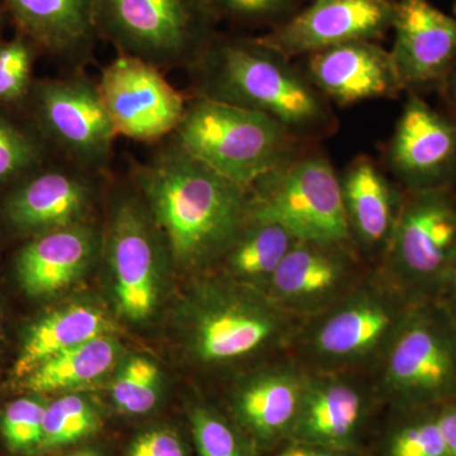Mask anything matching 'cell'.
Listing matches in <instances>:
<instances>
[{
  "label": "cell",
  "instance_id": "obj_38",
  "mask_svg": "<svg viewBox=\"0 0 456 456\" xmlns=\"http://www.w3.org/2000/svg\"><path fill=\"white\" fill-rule=\"evenodd\" d=\"M437 93L443 101L444 110L456 118V61Z\"/></svg>",
  "mask_w": 456,
  "mask_h": 456
},
{
  "label": "cell",
  "instance_id": "obj_31",
  "mask_svg": "<svg viewBox=\"0 0 456 456\" xmlns=\"http://www.w3.org/2000/svg\"><path fill=\"white\" fill-rule=\"evenodd\" d=\"M212 17L242 26L279 25L292 16L298 0H198Z\"/></svg>",
  "mask_w": 456,
  "mask_h": 456
},
{
  "label": "cell",
  "instance_id": "obj_27",
  "mask_svg": "<svg viewBox=\"0 0 456 456\" xmlns=\"http://www.w3.org/2000/svg\"><path fill=\"white\" fill-rule=\"evenodd\" d=\"M45 155L46 143L37 131L28 130L0 113V187L41 167Z\"/></svg>",
  "mask_w": 456,
  "mask_h": 456
},
{
  "label": "cell",
  "instance_id": "obj_2",
  "mask_svg": "<svg viewBox=\"0 0 456 456\" xmlns=\"http://www.w3.org/2000/svg\"><path fill=\"white\" fill-rule=\"evenodd\" d=\"M191 69L196 95L265 114L297 139L326 134L334 126L329 102L289 59L259 37L216 35Z\"/></svg>",
  "mask_w": 456,
  "mask_h": 456
},
{
  "label": "cell",
  "instance_id": "obj_34",
  "mask_svg": "<svg viewBox=\"0 0 456 456\" xmlns=\"http://www.w3.org/2000/svg\"><path fill=\"white\" fill-rule=\"evenodd\" d=\"M191 425L200 456H242L236 435L215 413L197 408L191 413Z\"/></svg>",
  "mask_w": 456,
  "mask_h": 456
},
{
  "label": "cell",
  "instance_id": "obj_8",
  "mask_svg": "<svg viewBox=\"0 0 456 456\" xmlns=\"http://www.w3.org/2000/svg\"><path fill=\"white\" fill-rule=\"evenodd\" d=\"M386 256L388 278L402 290L436 297L456 259V188L404 191Z\"/></svg>",
  "mask_w": 456,
  "mask_h": 456
},
{
  "label": "cell",
  "instance_id": "obj_26",
  "mask_svg": "<svg viewBox=\"0 0 456 456\" xmlns=\"http://www.w3.org/2000/svg\"><path fill=\"white\" fill-rule=\"evenodd\" d=\"M117 356L118 345L113 338H94L42 362L27 375L25 387L32 392L46 393L84 386L103 377Z\"/></svg>",
  "mask_w": 456,
  "mask_h": 456
},
{
  "label": "cell",
  "instance_id": "obj_7",
  "mask_svg": "<svg viewBox=\"0 0 456 456\" xmlns=\"http://www.w3.org/2000/svg\"><path fill=\"white\" fill-rule=\"evenodd\" d=\"M101 37L159 69L193 68L216 37L198 0H98Z\"/></svg>",
  "mask_w": 456,
  "mask_h": 456
},
{
  "label": "cell",
  "instance_id": "obj_6",
  "mask_svg": "<svg viewBox=\"0 0 456 456\" xmlns=\"http://www.w3.org/2000/svg\"><path fill=\"white\" fill-rule=\"evenodd\" d=\"M250 191V215L277 222L298 241L353 246L340 176L323 156H293Z\"/></svg>",
  "mask_w": 456,
  "mask_h": 456
},
{
  "label": "cell",
  "instance_id": "obj_41",
  "mask_svg": "<svg viewBox=\"0 0 456 456\" xmlns=\"http://www.w3.org/2000/svg\"><path fill=\"white\" fill-rule=\"evenodd\" d=\"M69 456H98L97 452H92V450H86V452H75Z\"/></svg>",
  "mask_w": 456,
  "mask_h": 456
},
{
  "label": "cell",
  "instance_id": "obj_19",
  "mask_svg": "<svg viewBox=\"0 0 456 456\" xmlns=\"http://www.w3.org/2000/svg\"><path fill=\"white\" fill-rule=\"evenodd\" d=\"M82 167H41L25 178L5 202V218L23 233L37 236L83 224L92 203L93 188Z\"/></svg>",
  "mask_w": 456,
  "mask_h": 456
},
{
  "label": "cell",
  "instance_id": "obj_29",
  "mask_svg": "<svg viewBox=\"0 0 456 456\" xmlns=\"http://www.w3.org/2000/svg\"><path fill=\"white\" fill-rule=\"evenodd\" d=\"M38 50L20 33L0 41V104L27 102L33 84L32 74Z\"/></svg>",
  "mask_w": 456,
  "mask_h": 456
},
{
  "label": "cell",
  "instance_id": "obj_16",
  "mask_svg": "<svg viewBox=\"0 0 456 456\" xmlns=\"http://www.w3.org/2000/svg\"><path fill=\"white\" fill-rule=\"evenodd\" d=\"M351 246L297 242L285 255L264 294L294 316L317 314L353 289Z\"/></svg>",
  "mask_w": 456,
  "mask_h": 456
},
{
  "label": "cell",
  "instance_id": "obj_33",
  "mask_svg": "<svg viewBox=\"0 0 456 456\" xmlns=\"http://www.w3.org/2000/svg\"><path fill=\"white\" fill-rule=\"evenodd\" d=\"M46 407L37 399L20 398L12 402L2 416V434L14 452L40 446Z\"/></svg>",
  "mask_w": 456,
  "mask_h": 456
},
{
  "label": "cell",
  "instance_id": "obj_5",
  "mask_svg": "<svg viewBox=\"0 0 456 456\" xmlns=\"http://www.w3.org/2000/svg\"><path fill=\"white\" fill-rule=\"evenodd\" d=\"M380 388L397 406L456 399V320L436 297L417 298L382 359Z\"/></svg>",
  "mask_w": 456,
  "mask_h": 456
},
{
  "label": "cell",
  "instance_id": "obj_17",
  "mask_svg": "<svg viewBox=\"0 0 456 456\" xmlns=\"http://www.w3.org/2000/svg\"><path fill=\"white\" fill-rule=\"evenodd\" d=\"M305 57V77L326 101L341 107L370 99L397 98L403 86L391 51L377 41H355Z\"/></svg>",
  "mask_w": 456,
  "mask_h": 456
},
{
  "label": "cell",
  "instance_id": "obj_3",
  "mask_svg": "<svg viewBox=\"0 0 456 456\" xmlns=\"http://www.w3.org/2000/svg\"><path fill=\"white\" fill-rule=\"evenodd\" d=\"M185 154L250 191L294 156L297 137L265 114L196 95L174 132Z\"/></svg>",
  "mask_w": 456,
  "mask_h": 456
},
{
  "label": "cell",
  "instance_id": "obj_42",
  "mask_svg": "<svg viewBox=\"0 0 456 456\" xmlns=\"http://www.w3.org/2000/svg\"><path fill=\"white\" fill-rule=\"evenodd\" d=\"M452 12H454V14L456 16V0H454V3H452Z\"/></svg>",
  "mask_w": 456,
  "mask_h": 456
},
{
  "label": "cell",
  "instance_id": "obj_12",
  "mask_svg": "<svg viewBox=\"0 0 456 456\" xmlns=\"http://www.w3.org/2000/svg\"><path fill=\"white\" fill-rule=\"evenodd\" d=\"M388 167L404 191L455 189V117L407 93L389 142Z\"/></svg>",
  "mask_w": 456,
  "mask_h": 456
},
{
  "label": "cell",
  "instance_id": "obj_23",
  "mask_svg": "<svg viewBox=\"0 0 456 456\" xmlns=\"http://www.w3.org/2000/svg\"><path fill=\"white\" fill-rule=\"evenodd\" d=\"M305 379V371L289 364L259 371L236 393L237 417L263 443L289 436Z\"/></svg>",
  "mask_w": 456,
  "mask_h": 456
},
{
  "label": "cell",
  "instance_id": "obj_35",
  "mask_svg": "<svg viewBox=\"0 0 456 456\" xmlns=\"http://www.w3.org/2000/svg\"><path fill=\"white\" fill-rule=\"evenodd\" d=\"M128 456H187L174 432L155 430L141 435L132 444Z\"/></svg>",
  "mask_w": 456,
  "mask_h": 456
},
{
  "label": "cell",
  "instance_id": "obj_9",
  "mask_svg": "<svg viewBox=\"0 0 456 456\" xmlns=\"http://www.w3.org/2000/svg\"><path fill=\"white\" fill-rule=\"evenodd\" d=\"M36 131L75 165L94 171L106 167L117 131L98 83L82 73L35 82L27 99Z\"/></svg>",
  "mask_w": 456,
  "mask_h": 456
},
{
  "label": "cell",
  "instance_id": "obj_21",
  "mask_svg": "<svg viewBox=\"0 0 456 456\" xmlns=\"http://www.w3.org/2000/svg\"><path fill=\"white\" fill-rule=\"evenodd\" d=\"M342 200L354 244L386 253L403 204L404 193L369 156L351 161L340 176Z\"/></svg>",
  "mask_w": 456,
  "mask_h": 456
},
{
  "label": "cell",
  "instance_id": "obj_22",
  "mask_svg": "<svg viewBox=\"0 0 456 456\" xmlns=\"http://www.w3.org/2000/svg\"><path fill=\"white\" fill-rule=\"evenodd\" d=\"M94 251V232L84 224L41 233L18 254V279L29 296H49L73 283Z\"/></svg>",
  "mask_w": 456,
  "mask_h": 456
},
{
  "label": "cell",
  "instance_id": "obj_39",
  "mask_svg": "<svg viewBox=\"0 0 456 456\" xmlns=\"http://www.w3.org/2000/svg\"><path fill=\"white\" fill-rule=\"evenodd\" d=\"M336 452H338L316 448V446L303 445V444H296V445L288 449L281 456H338Z\"/></svg>",
  "mask_w": 456,
  "mask_h": 456
},
{
  "label": "cell",
  "instance_id": "obj_40",
  "mask_svg": "<svg viewBox=\"0 0 456 456\" xmlns=\"http://www.w3.org/2000/svg\"><path fill=\"white\" fill-rule=\"evenodd\" d=\"M7 20H9L7 13H5V9L3 7L2 2H0V41H3L2 33Z\"/></svg>",
  "mask_w": 456,
  "mask_h": 456
},
{
  "label": "cell",
  "instance_id": "obj_10",
  "mask_svg": "<svg viewBox=\"0 0 456 456\" xmlns=\"http://www.w3.org/2000/svg\"><path fill=\"white\" fill-rule=\"evenodd\" d=\"M98 89L117 134L140 142L174 134L187 110V99L161 69L127 53L102 70Z\"/></svg>",
  "mask_w": 456,
  "mask_h": 456
},
{
  "label": "cell",
  "instance_id": "obj_15",
  "mask_svg": "<svg viewBox=\"0 0 456 456\" xmlns=\"http://www.w3.org/2000/svg\"><path fill=\"white\" fill-rule=\"evenodd\" d=\"M158 231L149 208L125 198L114 209L108 230L107 251L119 311L130 320L154 312L158 298Z\"/></svg>",
  "mask_w": 456,
  "mask_h": 456
},
{
  "label": "cell",
  "instance_id": "obj_36",
  "mask_svg": "<svg viewBox=\"0 0 456 456\" xmlns=\"http://www.w3.org/2000/svg\"><path fill=\"white\" fill-rule=\"evenodd\" d=\"M436 416L445 441L446 452L448 456H456V399L437 406Z\"/></svg>",
  "mask_w": 456,
  "mask_h": 456
},
{
  "label": "cell",
  "instance_id": "obj_28",
  "mask_svg": "<svg viewBox=\"0 0 456 456\" xmlns=\"http://www.w3.org/2000/svg\"><path fill=\"white\" fill-rule=\"evenodd\" d=\"M98 413L79 395H66L46 407L41 448H56L97 430Z\"/></svg>",
  "mask_w": 456,
  "mask_h": 456
},
{
  "label": "cell",
  "instance_id": "obj_24",
  "mask_svg": "<svg viewBox=\"0 0 456 456\" xmlns=\"http://www.w3.org/2000/svg\"><path fill=\"white\" fill-rule=\"evenodd\" d=\"M113 329L107 314L90 305H70L53 312L32 327L14 364V374L27 377L46 360L108 336Z\"/></svg>",
  "mask_w": 456,
  "mask_h": 456
},
{
  "label": "cell",
  "instance_id": "obj_37",
  "mask_svg": "<svg viewBox=\"0 0 456 456\" xmlns=\"http://www.w3.org/2000/svg\"><path fill=\"white\" fill-rule=\"evenodd\" d=\"M436 298L440 299L456 320V259L444 279Z\"/></svg>",
  "mask_w": 456,
  "mask_h": 456
},
{
  "label": "cell",
  "instance_id": "obj_30",
  "mask_svg": "<svg viewBox=\"0 0 456 456\" xmlns=\"http://www.w3.org/2000/svg\"><path fill=\"white\" fill-rule=\"evenodd\" d=\"M160 373L154 362L145 358L131 359L114 379L112 398L123 412L141 415L155 407Z\"/></svg>",
  "mask_w": 456,
  "mask_h": 456
},
{
  "label": "cell",
  "instance_id": "obj_11",
  "mask_svg": "<svg viewBox=\"0 0 456 456\" xmlns=\"http://www.w3.org/2000/svg\"><path fill=\"white\" fill-rule=\"evenodd\" d=\"M198 314L194 347L206 362L246 358L288 344L296 332V317L281 310L263 292L254 296H218Z\"/></svg>",
  "mask_w": 456,
  "mask_h": 456
},
{
  "label": "cell",
  "instance_id": "obj_4",
  "mask_svg": "<svg viewBox=\"0 0 456 456\" xmlns=\"http://www.w3.org/2000/svg\"><path fill=\"white\" fill-rule=\"evenodd\" d=\"M417 298L388 281L353 288L312 314L302 334L305 356L318 373H336L382 362Z\"/></svg>",
  "mask_w": 456,
  "mask_h": 456
},
{
  "label": "cell",
  "instance_id": "obj_18",
  "mask_svg": "<svg viewBox=\"0 0 456 456\" xmlns=\"http://www.w3.org/2000/svg\"><path fill=\"white\" fill-rule=\"evenodd\" d=\"M9 22L38 53L75 68L88 61L101 40L98 0H0Z\"/></svg>",
  "mask_w": 456,
  "mask_h": 456
},
{
  "label": "cell",
  "instance_id": "obj_14",
  "mask_svg": "<svg viewBox=\"0 0 456 456\" xmlns=\"http://www.w3.org/2000/svg\"><path fill=\"white\" fill-rule=\"evenodd\" d=\"M391 55L404 93L439 92L456 61V16L430 0H395Z\"/></svg>",
  "mask_w": 456,
  "mask_h": 456
},
{
  "label": "cell",
  "instance_id": "obj_25",
  "mask_svg": "<svg viewBox=\"0 0 456 456\" xmlns=\"http://www.w3.org/2000/svg\"><path fill=\"white\" fill-rule=\"evenodd\" d=\"M297 242L298 240L277 222L248 215L244 227L224 255L228 272L264 293L285 255Z\"/></svg>",
  "mask_w": 456,
  "mask_h": 456
},
{
  "label": "cell",
  "instance_id": "obj_13",
  "mask_svg": "<svg viewBox=\"0 0 456 456\" xmlns=\"http://www.w3.org/2000/svg\"><path fill=\"white\" fill-rule=\"evenodd\" d=\"M395 0H312L259 40L292 60L355 41H378L392 29Z\"/></svg>",
  "mask_w": 456,
  "mask_h": 456
},
{
  "label": "cell",
  "instance_id": "obj_32",
  "mask_svg": "<svg viewBox=\"0 0 456 456\" xmlns=\"http://www.w3.org/2000/svg\"><path fill=\"white\" fill-rule=\"evenodd\" d=\"M416 416L392 435L388 456H448L436 407L415 410Z\"/></svg>",
  "mask_w": 456,
  "mask_h": 456
},
{
  "label": "cell",
  "instance_id": "obj_20",
  "mask_svg": "<svg viewBox=\"0 0 456 456\" xmlns=\"http://www.w3.org/2000/svg\"><path fill=\"white\" fill-rule=\"evenodd\" d=\"M367 404V395L353 380L336 373L307 374L289 436L303 445L345 452L355 443Z\"/></svg>",
  "mask_w": 456,
  "mask_h": 456
},
{
  "label": "cell",
  "instance_id": "obj_1",
  "mask_svg": "<svg viewBox=\"0 0 456 456\" xmlns=\"http://www.w3.org/2000/svg\"><path fill=\"white\" fill-rule=\"evenodd\" d=\"M134 173L156 226L182 265L224 256L250 215L248 189L174 143Z\"/></svg>",
  "mask_w": 456,
  "mask_h": 456
}]
</instances>
